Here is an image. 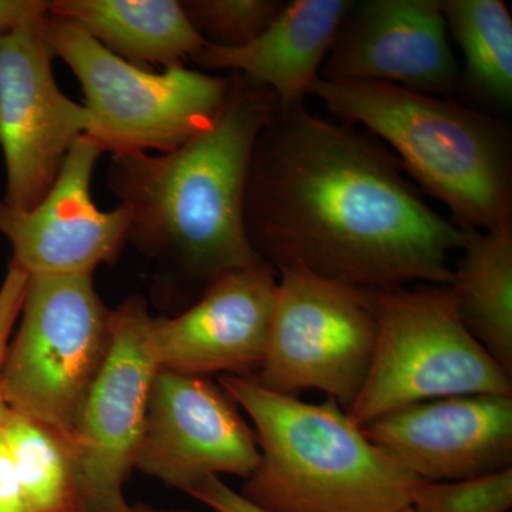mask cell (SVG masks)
Returning a JSON list of instances; mask_svg holds the SVG:
<instances>
[{
  "mask_svg": "<svg viewBox=\"0 0 512 512\" xmlns=\"http://www.w3.org/2000/svg\"><path fill=\"white\" fill-rule=\"evenodd\" d=\"M256 254L370 291L450 286L464 229L434 211L386 147L305 104L259 134L245 192Z\"/></svg>",
  "mask_w": 512,
  "mask_h": 512,
  "instance_id": "6da1fadb",
  "label": "cell"
},
{
  "mask_svg": "<svg viewBox=\"0 0 512 512\" xmlns=\"http://www.w3.org/2000/svg\"><path fill=\"white\" fill-rule=\"evenodd\" d=\"M276 109L268 87L231 73L210 130L168 153L111 158L107 185L130 217L127 242L157 265L165 291L201 296L222 275L265 264L249 241L245 192L256 141Z\"/></svg>",
  "mask_w": 512,
  "mask_h": 512,
  "instance_id": "7a4b0ae2",
  "label": "cell"
},
{
  "mask_svg": "<svg viewBox=\"0 0 512 512\" xmlns=\"http://www.w3.org/2000/svg\"><path fill=\"white\" fill-rule=\"evenodd\" d=\"M254 423L259 460L242 497L265 512H403L417 480L335 400L306 403L252 376H220Z\"/></svg>",
  "mask_w": 512,
  "mask_h": 512,
  "instance_id": "3957f363",
  "label": "cell"
},
{
  "mask_svg": "<svg viewBox=\"0 0 512 512\" xmlns=\"http://www.w3.org/2000/svg\"><path fill=\"white\" fill-rule=\"evenodd\" d=\"M309 96L386 141L403 171L446 205L458 228L495 231L512 225L507 121L387 83L319 79Z\"/></svg>",
  "mask_w": 512,
  "mask_h": 512,
  "instance_id": "277c9868",
  "label": "cell"
},
{
  "mask_svg": "<svg viewBox=\"0 0 512 512\" xmlns=\"http://www.w3.org/2000/svg\"><path fill=\"white\" fill-rule=\"evenodd\" d=\"M53 55L77 77L90 123L86 137L101 153H168L210 130L218 120L231 76L185 64L154 73L114 55L73 20L47 12Z\"/></svg>",
  "mask_w": 512,
  "mask_h": 512,
  "instance_id": "5b68a950",
  "label": "cell"
},
{
  "mask_svg": "<svg viewBox=\"0 0 512 512\" xmlns=\"http://www.w3.org/2000/svg\"><path fill=\"white\" fill-rule=\"evenodd\" d=\"M377 336L350 420L365 427L429 400L467 394H512L510 373L458 318L448 286L376 291Z\"/></svg>",
  "mask_w": 512,
  "mask_h": 512,
  "instance_id": "8992f818",
  "label": "cell"
},
{
  "mask_svg": "<svg viewBox=\"0 0 512 512\" xmlns=\"http://www.w3.org/2000/svg\"><path fill=\"white\" fill-rule=\"evenodd\" d=\"M0 392L6 406L70 436L109 353L114 311L92 274L29 276Z\"/></svg>",
  "mask_w": 512,
  "mask_h": 512,
  "instance_id": "52a82bcc",
  "label": "cell"
},
{
  "mask_svg": "<svg viewBox=\"0 0 512 512\" xmlns=\"http://www.w3.org/2000/svg\"><path fill=\"white\" fill-rule=\"evenodd\" d=\"M274 313L256 382L271 392L328 394L349 409L375 352L376 291L289 266L276 269Z\"/></svg>",
  "mask_w": 512,
  "mask_h": 512,
  "instance_id": "ba28073f",
  "label": "cell"
},
{
  "mask_svg": "<svg viewBox=\"0 0 512 512\" xmlns=\"http://www.w3.org/2000/svg\"><path fill=\"white\" fill-rule=\"evenodd\" d=\"M45 15L0 35V150L3 204L28 211L46 197L67 154L89 131V110L66 96L53 76Z\"/></svg>",
  "mask_w": 512,
  "mask_h": 512,
  "instance_id": "9c48e42d",
  "label": "cell"
},
{
  "mask_svg": "<svg viewBox=\"0 0 512 512\" xmlns=\"http://www.w3.org/2000/svg\"><path fill=\"white\" fill-rule=\"evenodd\" d=\"M147 302L114 311L109 353L70 434L87 512H130L123 487L134 470L158 366L148 340Z\"/></svg>",
  "mask_w": 512,
  "mask_h": 512,
  "instance_id": "30bf717a",
  "label": "cell"
},
{
  "mask_svg": "<svg viewBox=\"0 0 512 512\" xmlns=\"http://www.w3.org/2000/svg\"><path fill=\"white\" fill-rule=\"evenodd\" d=\"M259 460L255 431L221 386L157 370L134 470L187 493L208 477L248 478Z\"/></svg>",
  "mask_w": 512,
  "mask_h": 512,
  "instance_id": "8fae6325",
  "label": "cell"
},
{
  "mask_svg": "<svg viewBox=\"0 0 512 512\" xmlns=\"http://www.w3.org/2000/svg\"><path fill=\"white\" fill-rule=\"evenodd\" d=\"M278 272L261 264L212 282L180 315L151 318L158 369L207 377L254 376L264 360Z\"/></svg>",
  "mask_w": 512,
  "mask_h": 512,
  "instance_id": "7c38bea8",
  "label": "cell"
},
{
  "mask_svg": "<svg viewBox=\"0 0 512 512\" xmlns=\"http://www.w3.org/2000/svg\"><path fill=\"white\" fill-rule=\"evenodd\" d=\"M440 0L353 2L320 79L447 96L461 82Z\"/></svg>",
  "mask_w": 512,
  "mask_h": 512,
  "instance_id": "4fadbf2b",
  "label": "cell"
},
{
  "mask_svg": "<svg viewBox=\"0 0 512 512\" xmlns=\"http://www.w3.org/2000/svg\"><path fill=\"white\" fill-rule=\"evenodd\" d=\"M99 148L80 138L64 160L46 197L32 210L0 201V235L12 248V264L29 276L94 274L119 261L127 244L126 208L101 211L92 198Z\"/></svg>",
  "mask_w": 512,
  "mask_h": 512,
  "instance_id": "5bb4252c",
  "label": "cell"
},
{
  "mask_svg": "<svg viewBox=\"0 0 512 512\" xmlns=\"http://www.w3.org/2000/svg\"><path fill=\"white\" fill-rule=\"evenodd\" d=\"M367 439L426 483L512 468V394H467L404 407L362 427Z\"/></svg>",
  "mask_w": 512,
  "mask_h": 512,
  "instance_id": "9a60e30c",
  "label": "cell"
},
{
  "mask_svg": "<svg viewBox=\"0 0 512 512\" xmlns=\"http://www.w3.org/2000/svg\"><path fill=\"white\" fill-rule=\"evenodd\" d=\"M350 0H293L269 28L241 49L208 45L191 62L244 74L275 94L281 109L305 104L328 57Z\"/></svg>",
  "mask_w": 512,
  "mask_h": 512,
  "instance_id": "2e32d148",
  "label": "cell"
},
{
  "mask_svg": "<svg viewBox=\"0 0 512 512\" xmlns=\"http://www.w3.org/2000/svg\"><path fill=\"white\" fill-rule=\"evenodd\" d=\"M49 12L137 66H181L207 46L177 0H53Z\"/></svg>",
  "mask_w": 512,
  "mask_h": 512,
  "instance_id": "e0dca14e",
  "label": "cell"
},
{
  "mask_svg": "<svg viewBox=\"0 0 512 512\" xmlns=\"http://www.w3.org/2000/svg\"><path fill=\"white\" fill-rule=\"evenodd\" d=\"M460 252L448 286L458 318L512 375V225L464 229Z\"/></svg>",
  "mask_w": 512,
  "mask_h": 512,
  "instance_id": "ac0fdd59",
  "label": "cell"
},
{
  "mask_svg": "<svg viewBox=\"0 0 512 512\" xmlns=\"http://www.w3.org/2000/svg\"><path fill=\"white\" fill-rule=\"evenodd\" d=\"M0 427L30 512H87L70 436L6 404Z\"/></svg>",
  "mask_w": 512,
  "mask_h": 512,
  "instance_id": "d6986e66",
  "label": "cell"
},
{
  "mask_svg": "<svg viewBox=\"0 0 512 512\" xmlns=\"http://www.w3.org/2000/svg\"><path fill=\"white\" fill-rule=\"evenodd\" d=\"M448 35L464 56V82L477 99L512 107V18L501 0H444Z\"/></svg>",
  "mask_w": 512,
  "mask_h": 512,
  "instance_id": "ffe728a7",
  "label": "cell"
},
{
  "mask_svg": "<svg viewBox=\"0 0 512 512\" xmlns=\"http://www.w3.org/2000/svg\"><path fill=\"white\" fill-rule=\"evenodd\" d=\"M192 28L208 45L241 49L254 42L284 9L282 0H185Z\"/></svg>",
  "mask_w": 512,
  "mask_h": 512,
  "instance_id": "44dd1931",
  "label": "cell"
},
{
  "mask_svg": "<svg viewBox=\"0 0 512 512\" xmlns=\"http://www.w3.org/2000/svg\"><path fill=\"white\" fill-rule=\"evenodd\" d=\"M410 508L414 512H510L512 468L446 483L419 481Z\"/></svg>",
  "mask_w": 512,
  "mask_h": 512,
  "instance_id": "7402d4cb",
  "label": "cell"
},
{
  "mask_svg": "<svg viewBox=\"0 0 512 512\" xmlns=\"http://www.w3.org/2000/svg\"><path fill=\"white\" fill-rule=\"evenodd\" d=\"M28 282L29 275L10 262L0 285V369H2L13 328L22 311Z\"/></svg>",
  "mask_w": 512,
  "mask_h": 512,
  "instance_id": "603a6c76",
  "label": "cell"
},
{
  "mask_svg": "<svg viewBox=\"0 0 512 512\" xmlns=\"http://www.w3.org/2000/svg\"><path fill=\"white\" fill-rule=\"evenodd\" d=\"M187 494L217 512H265L228 487L220 477L205 478L190 488Z\"/></svg>",
  "mask_w": 512,
  "mask_h": 512,
  "instance_id": "cb8c5ba5",
  "label": "cell"
},
{
  "mask_svg": "<svg viewBox=\"0 0 512 512\" xmlns=\"http://www.w3.org/2000/svg\"><path fill=\"white\" fill-rule=\"evenodd\" d=\"M45 0H0V35L35 16L49 12Z\"/></svg>",
  "mask_w": 512,
  "mask_h": 512,
  "instance_id": "d4e9b609",
  "label": "cell"
},
{
  "mask_svg": "<svg viewBox=\"0 0 512 512\" xmlns=\"http://www.w3.org/2000/svg\"><path fill=\"white\" fill-rule=\"evenodd\" d=\"M130 512H178V511L158 510V508L150 507V505L136 504V505H130Z\"/></svg>",
  "mask_w": 512,
  "mask_h": 512,
  "instance_id": "484cf974",
  "label": "cell"
},
{
  "mask_svg": "<svg viewBox=\"0 0 512 512\" xmlns=\"http://www.w3.org/2000/svg\"><path fill=\"white\" fill-rule=\"evenodd\" d=\"M3 407H5V402H3L2 392H0V412H2Z\"/></svg>",
  "mask_w": 512,
  "mask_h": 512,
  "instance_id": "4316f807",
  "label": "cell"
},
{
  "mask_svg": "<svg viewBox=\"0 0 512 512\" xmlns=\"http://www.w3.org/2000/svg\"><path fill=\"white\" fill-rule=\"evenodd\" d=\"M403 512H414V511L412 510V508H407V510L403 511Z\"/></svg>",
  "mask_w": 512,
  "mask_h": 512,
  "instance_id": "83f0119b",
  "label": "cell"
}]
</instances>
